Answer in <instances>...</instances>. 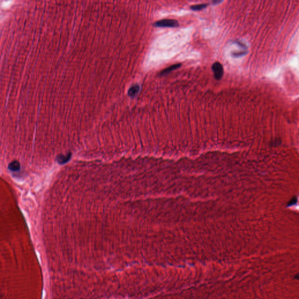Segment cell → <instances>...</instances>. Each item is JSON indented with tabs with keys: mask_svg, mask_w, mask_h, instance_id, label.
<instances>
[{
	"mask_svg": "<svg viewBox=\"0 0 299 299\" xmlns=\"http://www.w3.org/2000/svg\"><path fill=\"white\" fill-rule=\"evenodd\" d=\"M179 26V23L174 19H165L159 20L154 23V27H176Z\"/></svg>",
	"mask_w": 299,
	"mask_h": 299,
	"instance_id": "obj_1",
	"label": "cell"
},
{
	"mask_svg": "<svg viewBox=\"0 0 299 299\" xmlns=\"http://www.w3.org/2000/svg\"><path fill=\"white\" fill-rule=\"evenodd\" d=\"M214 77L217 80H219L222 78L224 73L223 66L219 62H216L212 66Z\"/></svg>",
	"mask_w": 299,
	"mask_h": 299,
	"instance_id": "obj_2",
	"label": "cell"
},
{
	"mask_svg": "<svg viewBox=\"0 0 299 299\" xmlns=\"http://www.w3.org/2000/svg\"><path fill=\"white\" fill-rule=\"evenodd\" d=\"M139 91H140V86L136 84L131 86V88L129 89V90L128 91V95L131 98L135 97L136 95L138 94Z\"/></svg>",
	"mask_w": 299,
	"mask_h": 299,
	"instance_id": "obj_3",
	"label": "cell"
},
{
	"mask_svg": "<svg viewBox=\"0 0 299 299\" xmlns=\"http://www.w3.org/2000/svg\"><path fill=\"white\" fill-rule=\"evenodd\" d=\"M181 66V64H177L172 65V66L169 67L168 68L165 69L164 70H163V71L161 72V74L162 75L167 74L170 73L171 71H172L174 70H176L177 68H179Z\"/></svg>",
	"mask_w": 299,
	"mask_h": 299,
	"instance_id": "obj_4",
	"label": "cell"
},
{
	"mask_svg": "<svg viewBox=\"0 0 299 299\" xmlns=\"http://www.w3.org/2000/svg\"><path fill=\"white\" fill-rule=\"evenodd\" d=\"M8 167L11 171H18L20 169V164L18 161H15L9 164Z\"/></svg>",
	"mask_w": 299,
	"mask_h": 299,
	"instance_id": "obj_5",
	"label": "cell"
},
{
	"mask_svg": "<svg viewBox=\"0 0 299 299\" xmlns=\"http://www.w3.org/2000/svg\"><path fill=\"white\" fill-rule=\"evenodd\" d=\"M70 157H71V154H67L66 155H59L57 159V161L59 162L60 164H64L66 162L68 161V160L70 159Z\"/></svg>",
	"mask_w": 299,
	"mask_h": 299,
	"instance_id": "obj_6",
	"label": "cell"
},
{
	"mask_svg": "<svg viewBox=\"0 0 299 299\" xmlns=\"http://www.w3.org/2000/svg\"><path fill=\"white\" fill-rule=\"evenodd\" d=\"M208 6L207 4H202L195 5L190 7V8L193 11H200L202 9L206 8Z\"/></svg>",
	"mask_w": 299,
	"mask_h": 299,
	"instance_id": "obj_7",
	"label": "cell"
},
{
	"mask_svg": "<svg viewBox=\"0 0 299 299\" xmlns=\"http://www.w3.org/2000/svg\"><path fill=\"white\" fill-rule=\"evenodd\" d=\"M297 199L296 197H293L292 199L290 200L289 201V202L288 203V204L287 205V207H289V206H293V205H295V204L297 203Z\"/></svg>",
	"mask_w": 299,
	"mask_h": 299,
	"instance_id": "obj_8",
	"label": "cell"
},
{
	"mask_svg": "<svg viewBox=\"0 0 299 299\" xmlns=\"http://www.w3.org/2000/svg\"><path fill=\"white\" fill-rule=\"evenodd\" d=\"M223 1V0H213V4H218L221 3Z\"/></svg>",
	"mask_w": 299,
	"mask_h": 299,
	"instance_id": "obj_9",
	"label": "cell"
}]
</instances>
